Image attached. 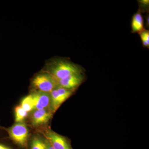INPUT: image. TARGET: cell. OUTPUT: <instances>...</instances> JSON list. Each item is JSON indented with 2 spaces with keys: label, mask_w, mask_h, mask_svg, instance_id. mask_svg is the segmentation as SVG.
Returning <instances> with one entry per match:
<instances>
[{
  "label": "cell",
  "mask_w": 149,
  "mask_h": 149,
  "mask_svg": "<svg viewBox=\"0 0 149 149\" xmlns=\"http://www.w3.org/2000/svg\"><path fill=\"white\" fill-rule=\"evenodd\" d=\"M11 139L17 143L25 146L27 144L29 132L26 124L23 122L17 123L8 130Z\"/></svg>",
  "instance_id": "3957f363"
},
{
  "label": "cell",
  "mask_w": 149,
  "mask_h": 149,
  "mask_svg": "<svg viewBox=\"0 0 149 149\" xmlns=\"http://www.w3.org/2000/svg\"><path fill=\"white\" fill-rule=\"evenodd\" d=\"M84 73L72 74L57 82V86L69 90H75L85 81Z\"/></svg>",
  "instance_id": "5b68a950"
},
{
  "label": "cell",
  "mask_w": 149,
  "mask_h": 149,
  "mask_svg": "<svg viewBox=\"0 0 149 149\" xmlns=\"http://www.w3.org/2000/svg\"><path fill=\"white\" fill-rule=\"evenodd\" d=\"M146 24L147 26H148V27H149V15H147L146 17Z\"/></svg>",
  "instance_id": "9a60e30c"
},
{
  "label": "cell",
  "mask_w": 149,
  "mask_h": 149,
  "mask_svg": "<svg viewBox=\"0 0 149 149\" xmlns=\"http://www.w3.org/2000/svg\"><path fill=\"white\" fill-rule=\"evenodd\" d=\"M46 142H47V149H54V148L52 146V145H51V144L49 142L47 141V140L46 141Z\"/></svg>",
  "instance_id": "5bb4252c"
},
{
  "label": "cell",
  "mask_w": 149,
  "mask_h": 149,
  "mask_svg": "<svg viewBox=\"0 0 149 149\" xmlns=\"http://www.w3.org/2000/svg\"><path fill=\"white\" fill-rule=\"evenodd\" d=\"M0 149H10L7 147H6V146H3V145L0 144Z\"/></svg>",
  "instance_id": "2e32d148"
},
{
  "label": "cell",
  "mask_w": 149,
  "mask_h": 149,
  "mask_svg": "<svg viewBox=\"0 0 149 149\" xmlns=\"http://www.w3.org/2000/svg\"><path fill=\"white\" fill-rule=\"evenodd\" d=\"M149 1L148 0H143V1H139V5L141 6L140 9H139L142 12V10H148V9L149 7Z\"/></svg>",
  "instance_id": "4fadbf2b"
},
{
  "label": "cell",
  "mask_w": 149,
  "mask_h": 149,
  "mask_svg": "<svg viewBox=\"0 0 149 149\" xmlns=\"http://www.w3.org/2000/svg\"><path fill=\"white\" fill-rule=\"evenodd\" d=\"M52 115V112L47 109L36 110L32 115V125L37 126L45 124L50 120Z\"/></svg>",
  "instance_id": "52a82bcc"
},
{
  "label": "cell",
  "mask_w": 149,
  "mask_h": 149,
  "mask_svg": "<svg viewBox=\"0 0 149 149\" xmlns=\"http://www.w3.org/2000/svg\"><path fill=\"white\" fill-rule=\"evenodd\" d=\"M34 104V109H46L51 107L50 93L37 91L32 94Z\"/></svg>",
  "instance_id": "8992f818"
},
{
  "label": "cell",
  "mask_w": 149,
  "mask_h": 149,
  "mask_svg": "<svg viewBox=\"0 0 149 149\" xmlns=\"http://www.w3.org/2000/svg\"><path fill=\"white\" fill-rule=\"evenodd\" d=\"M32 85L37 91L50 93L57 87L56 81L47 72L43 71L33 78Z\"/></svg>",
  "instance_id": "7a4b0ae2"
},
{
  "label": "cell",
  "mask_w": 149,
  "mask_h": 149,
  "mask_svg": "<svg viewBox=\"0 0 149 149\" xmlns=\"http://www.w3.org/2000/svg\"><path fill=\"white\" fill-rule=\"evenodd\" d=\"M143 47L145 48H149V31L148 29H144L139 33Z\"/></svg>",
  "instance_id": "7c38bea8"
},
{
  "label": "cell",
  "mask_w": 149,
  "mask_h": 149,
  "mask_svg": "<svg viewBox=\"0 0 149 149\" xmlns=\"http://www.w3.org/2000/svg\"><path fill=\"white\" fill-rule=\"evenodd\" d=\"M15 121L17 123L22 122L27 117L28 112L24 110L20 106H17L15 109Z\"/></svg>",
  "instance_id": "30bf717a"
},
{
  "label": "cell",
  "mask_w": 149,
  "mask_h": 149,
  "mask_svg": "<svg viewBox=\"0 0 149 149\" xmlns=\"http://www.w3.org/2000/svg\"><path fill=\"white\" fill-rule=\"evenodd\" d=\"M45 71L50 74L57 82L72 74L84 73L85 70L68 58H55L47 62Z\"/></svg>",
  "instance_id": "6da1fadb"
},
{
  "label": "cell",
  "mask_w": 149,
  "mask_h": 149,
  "mask_svg": "<svg viewBox=\"0 0 149 149\" xmlns=\"http://www.w3.org/2000/svg\"><path fill=\"white\" fill-rule=\"evenodd\" d=\"M47 149V144L46 141H44L38 137H35L32 140L31 149Z\"/></svg>",
  "instance_id": "8fae6325"
},
{
  "label": "cell",
  "mask_w": 149,
  "mask_h": 149,
  "mask_svg": "<svg viewBox=\"0 0 149 149\" xmlns=\"http://www.w3.org/2000/svg\"><path fill=\"white\" fill-rule=\"evenodd\" d=\"M46 137L54 149H73L70 142L66 138L53 131L49 130L46 133Z\"/></svg>",
  "instance_id": "277c9868"
},
{
  "label": "cell",
  "mask_w": 149,
  "mask_h": 149,
  "mask_svg": "<svg viewBox=\"0 0 149 149\" xmlns=\"http://www.w3.org/2000/svg\"><path fill=\"white\" fill-rule=\"evenodd\" d=\"M141 11L139 10L133 15L131 20V32L133 33H140L144 30V19Z\"/></svg>",
  "instance_id": "ba28073f"
},
{
  "label": "cell",
  "mask_w": 149,
  "mask_h": 149,
  "mask_svg": "<svg viewBox=\"0 0 149 149\" xmlns=\"http://www.w3.org/2000/svg\"><path fill=\"white\" fill-rule=\"evenodd\" d=\"M20 106L27 112L34 109V104L32 94L24 97L22 99Z\"/></svg>",
  "instance_id": "9c48e42d"
}]
</instances>
